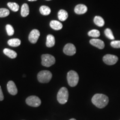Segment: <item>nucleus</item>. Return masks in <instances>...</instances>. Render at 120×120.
<instances>
[{"mask_svg": "<svg viewBox=\"0 0 120 120\" xmlns=\"http://www.w3.org/2000/svg\"><path fill=\"white\" fill-rule=\"evenodd\" d=\"M50 26L52 29L58 31V30L62 29V24L58 21L53 20L50 22Z\"/></svg>", "mask_w": 120, "mask_h": 120, "instance_id": "nucleus-14", "label": "nucleus"}, {"mask_svg": "<svg viewBox=\"0 0 120 120\" xmlns=\"http://www.w3.org/2000/svg\"><path fill=\"white\" fill-rule=\"evenodd\" d=\"M94 23L97 25V26L102 27L105 25V21L100 16H96L94 19Z\"/></svg>", "mask_w": 120, "mask_h": 120, "instance_id": "nucleus-20", "label": "nucleus"}, {"mask_svg": "<svg viewBox=\"0 0 120 120\" xmlns=\"http://www.w3.org/2000/svg\"><path fill=\"white\" fill-rule=\"evenodd\" d=\"M30 13V10L28 5L27 4H24L21 7V14L22 17H25L27 16Z\"/></svg>", "mask_w": 120, "mask_h": 120, "instance_id": "nucleus-17", "label": "nucleus"}, {"mask_svg": "<svg viewBox=\"0 0 120 120\" xmlns=\"http://www.w3.org/2000/svg\"><path fill=\"white\" fill-rule=\"evenodd\" d=\"M26 102L30 106L37 107L41 104V101L40 98L36 96H31L28 97L26 100Z\"/></svg>", "mask_w": 120, "mask_h": 120, "instance_id": "nucleus-6", "label": "nucleus"}, {"mask_svg": "<svg viewBox=\"0 0 120 120\" xmlns=\"http://www.w3.org/2000/svg\"><path fill=\"white\" fill-rule=\"evenodd\" d=\"M4 99V94H3L1 86H0V101H3Z\"/></svg>", "mask_w": 120, "mask_h": 120, "instance_id": "nucleus-27", "label": "nucleus"}, {"mask_svg": "<svg viewBox=\"0 0 120 120\" xmlns=\"http://www.w3.org/2000/svg\"><path fill=\"white\" fill-rule=\"evenodd\" d=\"M64 52L68 56H73L76 52V47L72 43H67L64 48Z\"/></svg>", "mask_w": 120, "mask_h": 120, "instance_id": "nucleus-8", "label": "nucleus"}, {"mask_svg": "<svg viewBox=\"0 0 120 120\" xmlns=\"http://www.w3.org/2000/svg\"><path fill=\"white\" fill-rule=\"evenodd\" d=\"M10 11L7 8H0V17H5L8 16Z\"/></svg>", "mask_w": 120, "mask_h": 120, "instance_id": "nucleus-23", "label": "nucleus"}, {"mask_svg": "<svg viewBox=\"0 0 120 120\" xmlns=\"http://www.w3.org/2000/svg\"><path fill=\"white\" fill-rule=\"evenodd\" d=\"M40 35V32L38 30L34 29L31 31L28 36V40L31 43L34 44L37 42Z\"/></svg>", "mask_w": 120, "mask_h": 120, "instance_id": "nucleus-9", "label": "nucleus"}, {"mask_svg": "<svg viewBox=\"0 0 120 120\" xmlns=\"http://www.w3.org/2000/svg\"><path fill=\"white\" fill-rule=\"evenodd\" d=\"M8 44L9 46L11 47H18L21 45V40L18 38H12L10 39L8 41Z\"/></svg>", "mask_w": 120, "mask_h": 120, "instance_id": "nucleus-18", "label": "nucleus"}, {"mask_svg": "<svg viewBox=\"0 0 120 120\" xmlns=\"http://www.w3.org/2000/svg\"><path fill=\"white\" fill-rule=\"evenodd\" d=\"M68 91L67 88L62 87L58 91L57 98L58 102L61 104H65L68 101Z\"/></svg>", "mask_w": 120, "mask_h": 120, "instance_id": "nucleus-3", "label": "nucleus"}, {"mask_svg": "<svg viewBox=\"0 0 120 120\" xmlns=\"http://www.w3.org/2000/svg\"><path fill=\"white\" fill-rule=\"evenodd\" d=\"M6 28L7 33L8 36H12L14 34V29H13V27L11 25H9V24L7 25L6 26Z\"/></svg>", "mask_w": 120, "mask_h": 120, "instance_id": "nucleus-25", "label": "nucleus"}, {"mask_svg": "<svg viewBox=\"0 0 120 120\" xmlns=\"http://www.w3.org/2000/svg\"><path fill=\"white\" fill-rule=\"evenodd\" d=\"M40 12L42 15L44 16H47L50 14L51 9L49 7L46 6H42L40 8Z\"/></svg>", "mask_w": 120, "mask_h": 120, "instance_id": "nucleus-19", "label": "nucleus"}, {"mask_svg": "<svg viewBox=\"0 0 120 120\" xmlns=\"http://www.w3.org/2000/svg\"><path fill=\"white\" fill-rule=\"evenodd\" d=\"M87 11V7L83 4H79L76 6L75 8V13L78 15L84 14Z\"/></svg>", "mask_w": 120, "mask_h": 120, "instance_id": "nucleus-12", "label": "nucleus"}, {"mask_svg": "<svg viewBox=\"0 0 120 120\" xmlns=\"http://www.w3.org/2000/svg\"><path fill=\"white\" fill-rule=\"evenodd\" d=\"M7 88L9 94L12 95H16L17 94V88L14 82L12 81H10L7 85Z\"/></svg>", "mask_w": 120, "mask_h": 120, "instance_id": "nucleus-10", "label": "nucleus"}, {"mask_svg": "<svg viewBox=\"0 0 120 120\" xmlns=\"http://www.w3.org/2000/svg\"><path fill=\"white\" fill-rule=\"evenodd\" d=\"M68 13L64 10H61L58 12V19L61 21H64L68 18Z\"/></svg>", "mask_w": 120, "mask_h": 120, "instance_id": "nucleus-15", "label": "nucleus"}, {"mask_svg": "<svg viewBox=\"0 0 120 120\" xmlns=\"http://www.w3.org/2000/svg\"><path fill=\"white\" fill-rule=\"evenodd\" d=\"M67 79L68 85L71 87H75L79 83V75L76 71L71 70L67 73Z\"/></svg>", "mask_w": 120, "mask_h": 120, "instance_id": "nucleus-2", "label": "nucleus"}, {"mask_svg": "<svg viewBox=\"0 0 120 120\" xmlns=\"http://www.w3.org/2000/svg\"><path fill=\"white\" fill-rule=\"evenodd\" d=\"M88 35L90 37H94V38H97L100 35V32L98 30H92L89 31L88 33Z\"/></svg>", "mask_w": 120, "mask_h": 120, "instance_id": "nucleus-22", "label": "nucleus"}, {"mask_svg": "<svg viewBox=\"0 0 120 120\" xmlns=\"http://www.w3.org/2000/svg\"><path fill=\"white\" fill-rule=\"evenodd\" d=\"M52 75L50 71L47 70H43L40 71L37 75V79L41 83H48L51 81Z\"/></svg>", "mask_w": 120, "mask_h": 120, "instance_id": "nucleus-4", "label": "nucleus"}, {"mask_svg": "<svg viewBox=\"0 0 120 120\" xmlns=\"http://www.w3.org/2000/svg\"><path fill=\"white\" fill-rule=\"evenodd\" d=\"M28 1H37V0H28Z\"/></svg>", "mask_w": 120, "mask_h": 120, "instance_id": "nucleus-28", "label": "nucleus"}, {"mask_svg": "<svg viewBox=\"0 0 120 120\" xmlns=\"http://www.w3.org/2000/svg\"><path fill=\"white\" fill-rule=\"evenodd\" d=\"M109 97L103 94H97L92 98V102L99 109H103L109 103Z\"/></svg>", "mask_w": 120, "mask_h": 120, "instance_id": "nucleus-1", "label": "nucleus"}, {"mask_svg": "<svg viewBox=\"0 0 120 120\" xmlns=\"http://www.w3.org/2000/svg\"><path fill=\"white\" fill-rule=\"evenodd\" d=\"M42 62L41 64L43 66L45 67H50L55 64L56 60L52 55H49V54H44L41 56Z\"/></svg>", "mask_w": 120, "mask_h": 120, "instance_id": "nucleus-5", "label": "nucleus"}, {"mask_svg": "<svg viewBox=\"0 0 120 120\" xmlns=\"http://www.w3.org/2000/svg\"><path fill=\"white\" fill-rule=\"evenodd\" d=\"M7 6H8L9 8L11 9L12 11L14 12L18 11L19 8V4L15 2H8L7 4Z\"/></svg>", "mask_w": 120, "mask_h": 120, "instance_id": "nucleus-21", "label": "nucleus"}, {"mask_svg": "<svg viewBox=\"0 0 120 120\" xmlns=\"http://www.w3.org/2000/svg\"><path fill=\"white\" fill-rule=\"evenodd\" d=\"M47 1H51V0H47Z\"/></svg>", "mask_w": 120, "mask_h": 120, "instance_id": "nucleus-30", "label": "nucleus"}, {"mask_svg": "<svg viewBox=\"0 0 120 120\" xmlns=\"http://www.w3.org/2000/svg\"><path fill=\"white\" fill-rule=\"evenodd\" d=\"M111 46L115 49L120 48V41H113L111 42Z\"/></svg>", "mask_w": 120, "mask_h": 120, "instance_id": "nucleus-26", "label": "nucleus"}, {"mask_svg": "<svg viewBox=\"0 0 120 120\" xmlns=\"http://www.w3.org/2000/svg\"><path fill=\"white\" fill-rule=\"evenodd\" d=\"M55 44V37L52 34H49L47 36V40H46V46L47 47H52Z\"/></svg>", "mask_w": 120, "mask_h": 120, "instance_id": "nucleus-13", "label": "nucleus"}, {"mask_svg": "<svg viewBox=\"0 0 120 120\" xmlns=\"http://www.w3.org/2000/svg\"><path fill=\"white\" fill-rule=\"evenodd\" d=\"M4 55L11 58H15L17 56V54L16 52L8 49H4Z\"/></svg>", "mask_w": 120, "mask_h": 120, "instance_id": "nucleus-16", "label": "nucleus"}, {"mask_svg": "<svg viewBox=\"0 0 120 120\" xmlns=\"http://www.w3.org/2000/svg\"><path fill=\"white\" fill-rule=\"evenodd\" d=\"M90 43H91L92 46L94 47L98 48L99 49H103L105 47V43L104 42L100 39L94 38L92 39L90 41Z\"/></svg>", "mask_w": 120, "mask_h": 120, "instance_id": "nucleus-11", "label": "nucleus"}, {"mask_svg": "<svg viewBox=\"0 0 120 120\" xmlns=\"http://www.w3.org/2000/svg\"><path fill=\"white\" fill-rule=\"evenodd\" d=\"M105 34L106 35V36L107 38L110 39V40H114L115 39V37H114L113 34H112L111 30H110L109 28H107V29L105 30Z\"/></svg>", "mask_w": 120, "mask_h": 120, "instance_id": "nucleus-24", "label": "nucleus"}, {"mask_svg": "<svg viewBox=\"0 0 120 120\" xmlns=\"http://www.w3.org/2000/svg\"><path fill=\"white\" fill-rule=\"evenodd\" d=\"M118 60V58L117 56H115V55H110V54L106 55L103 57V62L108 65H113V64H116Z\"/></svg>", "mask_w": 120, "mask_h": 120, "instance_id": "nucleus-7", "label": "nucleus"}, {"mask_svg": "<svg viewBox=\"0 0 120 120\" xmlns=\"http://www.w3.org/2000/svg\"><path fill=\"white\" fill-rule=\"evenodd\" d=\"M70 120H76L75 119V118H71V119H70Z\"/></svg>", "mask_w": 120, "mask_h": 120, "instance_id": "nucleus-29", "label": "nucleus"}]
</instances>
